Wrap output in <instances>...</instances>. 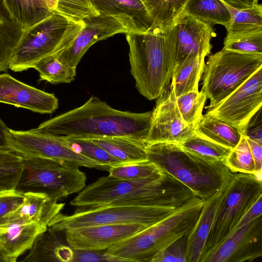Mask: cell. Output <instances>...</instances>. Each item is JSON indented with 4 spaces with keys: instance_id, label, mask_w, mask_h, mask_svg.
Masks as SVG:
<instances>
[{
    "instance_id": "836d02e7",
    "label": "cell",
    "mask_w": 262,
    "mask_h": 262,
    "mask_svg": "<svg viewBox=\"0 0 262 262\" xmlns=\"http://www.w3.org/2000/svg\"><path fill=\"white\" fill-rule=\"evenodd\" d=\"M23 170V158L0 144V192L16 189Z\"/></svg>"
},
{
    "instance_id": "6da1fadb",
    "label": "cell",
    "mask_w": 262,
    "mask_h": 262,
    "mask_svg": "<svg viewBox=\"0 0 262 262\" xmlns=\"http://www.w3.org/2000/svg\"><path fill=\"white\" fill-rule=\"evenodd\" d=\"M151 116L152 111H119L91 96L82 105L45 121L33 130L61 138L121 136L146 143Z\"/></svg>"
},
{
    "instance_id": "9c48e42d",
    "label": "cell",
    "mask_w": 262,
    "mask_h": 262,
    "mask_svg": "<svg viewBox=\"0 0 262 262\" xmlns=\"http://www.w3.org/2000/svg\"><path fill=\"white\" fill-rule=\"evenodd\" d=\"M23 162L16 189L24 192H44L58 201L86 186V175L77 165L42 158H23Z\"/></svg>"
},
{
    "instance_id": "bcb514c9",
    "label": "cell",
    "mask_w": 262,
    "mask_h": 262,
    "mask_svg": "<svg viewBox=\"0 0 262 262\" xmlns=\"http://www.w3.org/2000/svg\"><path fill=\"white\" fill-rule=\"evenodd\" d=\"M245 137L254 162L255 173L256 175L261 176L262 143Z\"/></svg>"
},
{
    "instance_id": "484cf974",
    "label": "cell",
    "mask_w": 262,
    "mask_h": 262,
    "mask_svg": "<svg viewBox=\"0 0 262 262\" xmlns=\"http://www.w3.org/2000/svg\"><path fill=\"white\" fill-rule=\"evenodd\" d=\"M206 56L198 55L176 64L171 82L176 97L199 89Z\"/></svg>"
},
{
    "instance_id": "d6986e66",
    "label": "cell",
    "mask_w": 262,
    "mask_h": 262,
    "mask_svg": "<svg viewBox=\"0 0 262 262\" xmlns=\"http://www.w3.org/2000/svg\"><path fill=\"white\" fill-rule=\"evenodd\" d=\"M89 1L97 12L114 17L128 32L143 33L156 29L152 18L140 0Z\"/></svg>"
},
{
    "instance_id": "74e56055",
    "label": "cell",
    "mask_w": 262,
    "mask_h": 262,
    "mask_svg": "<svg viewBox=\"0 0 262 262\" xmlns=\"http://www.w3.org/2000/svg\"><path fill=\"white\" fill-rule=\"evenodd\" d=\"M226 164L233 173L241 172L256 175L254 162L244 135H242L238 143L231 149L226 160Z\"/></svg>"
},
{
    "instance_id": "d590c367",
    "label": "cell",
    "mask_w": 262,
    "mask_h": 262,
    "mask_svg": "<svg viewBox=\"0 0 262 262\" xmlns=\"http://www.w3.org/2000/svg\"><path fill=\"white\" fill-rule=\"evenodd\" d=\"M205 93L199 89L176 97V103L184 122L194 127L202 116V112L207 99Z\"/></svg>"
},
{
    "instance_id": "b9f144b4",
    "label": "cell",
    "mask_w": 262,
    "mask_h": 262,
    "mask_svg": "<svg viewBox=\"0 0 262 262\" xmlns=\"http://www.w3.org/2000/svg\"><path fill=\"white\" fill-rule=\"evenodd\" d=\"M122 262L126 260L112 255L105 250L74 249L72 262Z\"/></svg>"
},
{
    "instance_id": "60d3db41",
    "label": "cell",
    "mask_w": 262,
    "mask_h": 262,
    "mask_svg": "<svg viewBox=\"0 0 262 262\" xmlns=\"http://www.w3.org/2000/svg\"><path fill=\"white\" fill-rule=\"evenodd\" d=\"M187 235L174 241L159 252L151 262H186Z\"/></svg>"
},
{
    "instance_id": "4dcf8cb0",
    "label": "cell",
    "mask_w": 262,
    "mask_h": 262,
    "mask_svg": "<svg viewBox=\"0 0 262 262\" xmlns=\"http://www.w3.org/2000/svg\"><path fill=\"white\" fill-rule=\"evenodd\" d=\"M152 18L155 29L163 32L174 24L188 0H140Z\"/></svg>"
},
{
    "instance_id": "d4e9b609",
    "label": "cell",
    "mask_w": 262,
    "mask_h": 262,
    "mask_svg": "<svg viewBox=\"0 0 262 262\" xmlns=\"http://www.w3.org/2000/svg\"><path fill=\"white\" fill-rule=\"evenodd\" d=\"M194 128L202 137L231 149L243 135L237 128L207 114L202 115Z\"/></svg>"
},
{
    "instance_id": "2e32d148",
    "label": "cell",
    "mask_w": 262,
    "mask_h": 262,
    "mask_svg": "<svg viewBox=\"0 0 262 262\" xmlns=\"http://www.w3.org/2000/svg\"><path fill=\"white\" fill-rule=\"evenodd\" d=\"M84 26L71 45L55 54L62 61L76 68L88 50L96 42L116 34L126 33L127 30L117 19L99 13L82 20Z\"/></svg>"
},
{
    "instance_id": "7bdbcfd3",
    "label": "cell",
    "mask_w": 262,
    "mask_h": 262,
    "mask_svg": "<svg viewBox=\"0 0 262 262\" xmlns=\"http://www.w3.org/2000/svg\"><path fill=\"white\" fill-rule=\"evenodd\" d=\"M23 195L24 192L17 189L0 192V220L21 203Z\"/></svg>"
},
{
    "instance_id": "f546056e",
    "label": "cell",
    "mask_w": 262,
    "mask_h": 262,
    "mask_svg": "<svg viewBox=\"0 0 262 262\" xmlns=\"http://www.w3.org/2000/svg\"><path fill=\"white\" fill-rule=\"evenodd\" d=\"M231 14L225 27L227 36L246 35L262 31V7L258 4L253 7L236 9L227 5Z\"/></svg>"
},
{
    "instance_id": "52a82bcc",
    "label": "cell",
    "mask_w": 262,
    "mask_h": 262,
    "mask_svg": "<svg viewBox=\"0 0 262 262\" xmlns=\"http://www.w3.org/2000/svg\"><path fill=\"white\" fill-rule=\"evenodd\" d=\"M262 67V54L225 49L210 55L205 63L201 91L214 105L227 97Z\"/></svg>"
},
{
    "instance_id": "7dc6e473",
    "label": "cell",
    "mask_w": 262,
    "mask_h": 262,
    "mask_svg": "<svg viewBox=\"0 0 262 262\" xmlns=\"http://www.w3.org/2000/svg\"><path fill=\"white\" fill-rule=\"evenodd\" d=\"M9 129L6 124L0 118V144L6 145V140L5 134L6 132Z\"/></svg>"
},
{
    "instance_id": "e575fe53",
    "label": "cell",
    "mask_w": 262,
    "mask_h": 262,
    "mask_svg": "<svg viewBox=\"0 0 262 262\" xmlns=\"http://www.w3.org/2000/svg\"><path fill=\"white\" fill-rule=\"evenodd\" d=\"M63 139L75 152L96 162L103 170H108L111 167L122 164L121 161L91 140L81 138Z\"/></svg>"
},
{
    "instance_id": "ab89813d",
    "label": "cell",
    "mask_w": 262,
    "mask_h": 262,
    "mask_svg": "<svg viewBox=\"0 0 262 262\" xmlns=\"http://www.w3.org/2000/svg\"><path fill=\"white\" fill-rule=\"evenodd\" d=\"M223 49L246 54H262V31L246 35L228 36Z\"/></svg>"
},
{
    "instance_id": "8992f818",
    "label": "cell",
    "mask_w": 262,
    "mask_h": 262,
    "mask_svg": "<svg viewBox=\"0 0 262 262\" xmlns=\"http://www.w3.org/2000/svg\"><path fill=\"white\" fill-rule=\"evenodd\" d=\"M84 26L53 13L24 30L14 51L9 69L21 72L32 68L41 58L68 48Z\"/></svg>"
},
{
    "instance_id": "8fae6325",
    "label": "cell",
    "mask_w": 262,
    "mask_h": 262,
    "mask_svg": "<svg viewBox=\"0 0 262 262\" xmlns=\"http://www.w3.org/2000/svg\"><path fill=\"white\" fill-rule=\"evenodd\" d=\"M6 145L23 158H42L65 162L79 167L103 169L92 160L73 150L63 138L31 129L19 131L9 128Z\"/></svg>"
},
{
    "instance_id": "83f0119b",
    "label": "cell",
    "mask_w": 262,
    "mask_h": 262,
    "mask_svg": "<svg viewBox=\"0 0 262 262\" xmlns=\"http://www.w3.org/2000/svg\"><path fill=\"white\" fill-rule=\"evenodd\" d=\"M12 18L25 30L53 12L44 0H3Z\"/></svg>"
},
{
    "instance_id": "e0dca14e",
    "label": "cell",
    "mask_w": 262,
    "mask_h": 262,
    "mask_svg": "<svg viewBox=\"0 0 262 262\" xmlns=\"http://www.w3.org/2000/svg\"><path fill=\"white\" fill-rule=\"evenodd\" d=\"M148 228L140 224H103L64 231L68 244L74 249L105 250L114 244Z\"/></svg>"
},
{
    "instance_id": "603a6c76",
    "label": "cell",
    "mask_w": 262,
    "mask_h": 262,
    "mask_svg": "<svg viewBox=\"0 0 262 262\" xmlns=\"http://www.w3.org/2000/svg\"><path fill=\"white\" fill-rule=\"evenodd\" d=\"M222 192L204 201L198 220L187 234L186 262H200Z\"/></svg>"
},
{
    "instance_id": "5b68a950",
    "label": "cell",
    "mask_w": 262,
    "mask_h": 262,
    "mask_svg": "<svg viewBox=\"0 0 262 262\" xmlns=\"http://www.w3.org/2000/svg\"><path fill=\"white\" fill-rule=\"evenodd\" d=\"M204 201L194 196L169 216L106 250L126 261L151 262L170 244L187 235L201 211Z\"/></svg>"
},
{
    "instance_id": "7c38bea8",
    "label": "cell",
    "mask_w": 262,
    "mask_h": 262,
    "mask_svg": "<svg viewBox=\"0 0 262 262\" xmlns=\"http://www.w3.org/2000/svg\"><path fill=\"white\" fill-rule=\"evenodd\" d=\"M262 105V67L224 100L205 107L206 113L237 128L243 134Z\"/></svg>"
},
{
    "instance_id": "ac0fdd59",
    "label": "cell",
    "mask_w": 262,
    "mask_h": 262,
    "mask_svg": "<svg viewBox=\"0 0 262 262\" xmlns=\"http://www.w3.org/2000/svg\"><path fill=\"white\" fill-rule=\"evenodd\" d=\"M0 102L40 114H51L58 107L54 94L24 83L7 73L0 74Z\"/></svg>"
},
{
    "instance_id": "9a60e30c",
    "label": "cell",
    "mask_w": 262,
    "mask_h": 262,
    "mask_svg": "<svg viewBox=\"0 0 262 262\" xmlns=\"http://www.w3.org/2000/svg\"><path fill=\"white\" fill-rule=\"evenodd\" d=\"M164 33L173 48L176 64L198 55L209 54L210 41L215 36L212 25L183 11Z\"/></svg>"
},
{
    "instance_id": "44dd1931",
    "label": "cell",
    "mask_w": 262,
    "mask_h": 262,
    "mask_svg": "<svg viewBox=\"0 0 262 262\" xmlns=\"http://www.w3.org/2000/svg\"><path fill=\"white\" fill-rule=\"evenodd\" d=\"M47 229L48 226L36 222L1 224L0 249L7 262H15Z\"/></svg>"
},
{
    "instance_id": "ee69618b",
    "label": "cell",
    "mask_w": 262,
    "mask_h": 262,
    "mask_svg": "<svg viewBox=\"0 0 262 262\" xmlns=\"http://www.w3.org/2000/svg\"><path fill=\"white\" fill-rule=\"evenodd\" d=\"M242 134L247 138L262 143L261 108L249 120Z\"/></svg>"
},
{
    "instance_id": "5bb4252c",
    "label": "cell",
    "mask_w": 262,
    "mask_h": 262,
    "mask_svg": "<svg viewBox=\"0 0 262 262\" xmlns=\"http://www.w3.org/2000/svg\"><path fill=\"white\" fill-rule=\"evenodd\" d=\"M195 133L183 120L178 108L172 83L157 98L152 111L146 143L180 144Z\"/></svg>"
},
{
    "instance_id": "f6af8a7d",
    "label": "cell",
    "mask_w": 262,
    "mask_h": 262,
    "mask_svg": "<svg viewBox=\"0 0 262 262\" xmlns=\"http://www.w3.org/2000/svg\"><path fill=\"white\" fill-rule=\"evenodd\" d=\"M261 213L262 195L258 198L256 202L243 215L232 231L236 230L247 225L249 223L258 217L259 216L261 215Z\"/></svg>"
},
{
    "instance_id": "3957f363",
    "label": "cell",
    "mask_w": 262,
    "mask_h": 262,
    "mask_svg": "<svg viewBox=\"0 0 262 262\" xmlns=\"http://www.w3.org/2000/svg\"><path fill=\"white\" fill-rule=\"evenodd\" d=\"M147 160L189 188L204 201L222 192L233 172L225 163L202 159L179 144L156 143L146 146Z\"/></svg>"
},
{
    "instance_id": "4fadbf2b",
    "label": "cell",
    "mask_w": 262,
    "mask_h": 262,
    "mask_svg": "<svg viewBox=\"0 0 262 262\" xmlns=\"http://www.w3.org/2000/svg\"><path fill=\"white\" fill-rule=\"evenodd\" d=\"M262 256L261 215L206 250L200 262L252 261Z\"/></svg>"
},
{
    "instance_id": "d6a6232c",
    "label": "cell",
    "mask_w": 262,
    "mask_h": 262,
    "mask_svg": "<svg viewBox=\"0 0 262 262\" xmlns=\"http://www.w3.org/2000/svg\"><path fill=\"white\" fill-rule=\"evenodd\" d=\"M185 151L202 159L226 164L231 149L217 144L195 133L179 144Z\"/></svg>"
},
{
    "instance_id": "30bf717a",
    "label": "cell",
    "mask_w": 262,
    "mask_h": 262,
    "mask_svg": "<svg viewBox=\"0 0 262 262\" xmlns=\"http://www.w3.org/2000/svg\"><path fill=\"white\" fill-rule=\"evenodd\" d=\"M261 195V176L233 173L232 178L222 192L203 253L226 238Z\"/></svg>"
},
{
    "instance_id": "1f68e13d",
    "label": "cell",
    "mask_w": 262,
    "mask_h": 262,
    "mask_svg": "<svg viewBox=\"0 0 262 262\" xmlns=\"http://www.w3.org/2000/svg\"><path fill=\"white\" fill-rule=\"evenodd\" d=\"M32 68L38 72L41 80L52 84L70 83L76 75V68L67 64L54 53L38 60Z\"/></svg>"
},
{
    "instance_id": "c3c4849f",
    "label": "cell",
    "mask_w": 262,
    "mask_h": 262,
    "mask_svg": "<svg viewBox=\"0 0 262 262\" xmlns=\"http://www.w3.org/2000/svg\"><path fill=\"white\" fill-rule=\"evenodd\" d=\"M49 8L53 13L56 9L57 0H44Z\"/></svg>"
},
{
    "instance_id": "4316f807",
    "label": "cell",
    "mask_w": 262,
    "mask_h": 262,
    "mask_svg": "<svg viewBox=\"0 0 262 262\" xmlns=\"http://www.w3.org/2000/svg\"><path fill=\"white\" fill-rule=\"evenodd\" d=\"M23 31L11 16L3 0H0V72H6L9 69Z\"/></svg>"
},
{
    "instance_id": "ffe728a7",
    "label": "cell",
    "mask_w": 262,
    "mask_h": 262,
    "mask_svg": "<svg viewBox=\"0 0 262 262\" xmlns=\"http://www.w3.org/2000/svg\"><path fill=\"white\" fill-rule=\"evenodd\" d=\"M65 203H59L47 193L36 191L24 192L21 203L4 215L1 224L36 222L47 226L63 208Z\"/></svg>"
},
{
    "instance_id": "ba28073f",
    "label": "cell",
    "mask_w": 262,
    "mask_h": 262,
    "mask_svg": "<svg viewBox=\"0 0 262 262\" xmlns=\"http://www.w3.org/2000/svg\"><path fill=\"white\" fill-rule=\"evenodd\" d=\"M178 208L142 205H106L76 208L71 215L60 212L48 228L62 231L103 224H140L147 227L170 215Z\"/></svg>"
},
{
    "instance_id": "277c9868",
    "label": "cell",
    "mask_w": 262,
    "mask_h": 262,
    "mask_svg": "<svg viewBox=\"0 0 262 262\" xmlns=\"http://www.w3.org/2000/svg\"><path fill=\"white\" fill-rule=\"evenodd\" d=\"M125 34L136 88L147 99H157L168 88L173 76L176 65L173 48L164 32L158 30Z\"/></svg>"
},
{
    "instance_id": "7a4b0ae2",
    "label": "cell",
    "mask_w": 262,
    "mask_h": 262,
    "mask_svg": "<svg viewBox=\"0 0 262 262\" xmlns=\"http://www.w3.org/2000/svg\"><path fill=\"white\" fill-rule=\"evenodd\" d=\"M196 196L187 186L168 172L134 180H121L109 174L79 192L70 202L76 208L106 205H142L179 208Z\"/></svg>"
},
{
    "instance_id": "681fc988",
    "label": "cell",
    "mask_w": 262,
    "mask_h": 262,
    "mask_svg": "<svg viewBox=\"0 0 262 262\" xmlns=\"http://www.w3.org/2000/svg\"><path fill=\"white\" fill-rule=\"evenodd\" d=\"M0 262H7L6 258L0 249Z\"/></svg>"
},
{
    "instance_id": "cb8c5ba5",
    "label": "cell",
    "mask_w": 262,
    "mask_h": 262,
    "mask_svg": "<svg viewBox=\"0 0 262 262\" xmlns=\"http://www.w3.org/2000/svg\"><path fill=\"white\" fill-rule=\"evenodd\" d=\"M122 164L147 161L145 142L126 137H110L89 139Z\"/></svg>"
},
{
    "instance_id": "8d00e7d4",
    "label": "cell",
    "mask_w": 262,
    "mask_h": 262,
    "mask_svg": "<svg viewBox=\"0 0 262 262\" xmlns=\"http://www.w3.org/2000/svg\"><path fill=\"white\" fill-rule=\"evenodd\" d=\"M109 175L117 179L134 180L145 178L160 172L162 170L148 160L122 164L112 166L107 170Z\"/></svg>"
},
{
    "instance_id": "f35d334b",
    "label": "cell",
    "mask_w": 262,
    "mask_h": 262,
    "mask_svg": "<svg viewBox=\"0 0 262 262\" xmlns=\"http://www.w3.org/2000/svg\"><path fill=\"white\" fill-rule=\"evenodd\" d=\"M53 13L76 23L99 14L89 0H57L56 7Z\"/></svg>"
},
{
    "instance_id": "f1b7e54d",
    "label": "cell",
    "mask_w": 262,
    "mask_h": 262,
    "mask_svg": "<svg viewBox=\"0 0 262 262\" xmlns=\"http://www.w3.org/2000/svg\"><path fill=\"white\" fill-rule=\"evenodd\" d=\"M183 11L211 25L226 27L231 19L227 4L221 0H188Z\"/></svg>"
},
{
    "instance_id": "7402d4cb",
    "label": "cell",
    "mask_w": 262,
    "mask_h": 262,
    "mask_svg": "<svg viewBox=\"0 0 262 262\" xmlns=\"http://www.w3.org/2000/svg\"><path fill=\"white\" fill-rule=\"evenodd\" d=\"M61 231L48 227L35 239L29 254L22 261L72 262L74 249L63 239Z\"/></svg>"
}]
</instances>
